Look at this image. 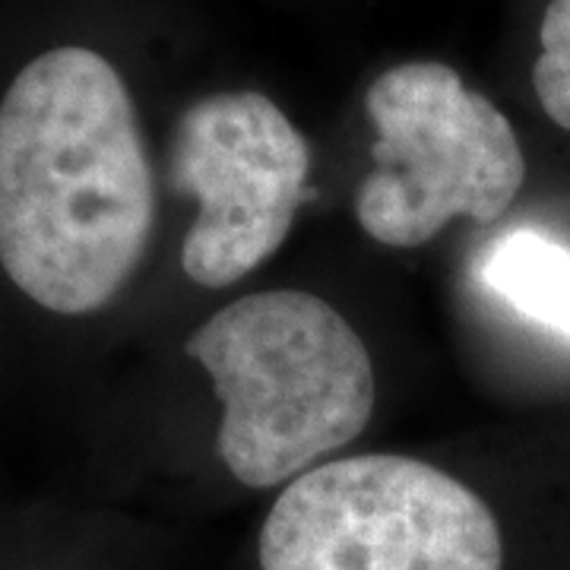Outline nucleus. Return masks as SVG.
<instances>
[{
	"mask_svg": "<svg viewBox=\"0 0 570 570\" xmlns=\"http://www.w3.org/2000/svg\"><path fill=\"white\" fill-rule=\"evenodd\" d=\"M187 355L223 403L216 448L247 489H276L346 448L371 422L377 377L336 307L298 288L254 292L216 311Z\"/></svg>",
	"mask_w": 570,
	"mask_h": 570,
	"instance_id": "2",
	"label": "nucleus"
},
{
	"mask_svg": "<svg viewBox=\"0 0 570 570\" xmlns=\"http://www.w3.org/2000/svg\"><path fill=\"white\" fill-rule=\"evenodd\" d=\"M257 570H510L489 501L444 469L365 453L288 482L257 532Z\"/></svg>",
	"mask_w": 570,
	"mask_h": 570,
	"instance_id": "3",
	"label": "nucleus"
},
{
	"mask_svg": "<svg viewBox=\"0 0 570 570\" xmlns=\"http://www.w3.org/2000/svg\"><path fill=\"white\" fill-rule=\"evenodd\" d=\"M374 171L355 194V219L374 242L419 247L453 219L498 223L527 181L510 121L438 61L384 70L365 92Z\"/></svg>",
	"mask_w": 570,
	"mask_h": 570,
	"instance_id": "4",
	"label": "nucleus"
},
{
	"mask_svg": "<svg viewBox=\"0 0 570 570\" xmlns=\"http://www.w3.org/2000/svg\"><path fill=\"white\" fill-rule=\"evenodd\" d=\"M494 295L570 340V250L539 232L520 228L498 238L482 261Z\"/></svg>",
	"mask_w": 570,
	"mask_h": 570,
	"instance_id": "6",
	"label": "nucleus"
},
{
	"mask_svg": "<svg viewBox=\"0 0 570 570\" xmlns=\"http://www.w3.org/2000/svg\"><path fill=\"white\" fill-rule=\"evenodd\" d=\"M311 178V146L261 92H213L181 115L171 184L197 200L181 245L187 279L206 288L245 279L285 245Z\"/></svg>",
	"mask_w": 570,
	"mask_h": 570,
	"instance_id": "5",
	"label": "nucleus"
},
{
	"mask_svg": "<svg viewBox=\"0 0 570 570\" xmlns=\"http://www.w3.org/2000/svg\"><path fill=\"white\" fill-rule=\"evenodd\" d=\"M156 184L121 73L51 48L0 99V266L36 305L80 317L140 266Z\"/></svg>",
	"mask_w": 570,
	"mask_h": 570,
	"instance_id": "1",
	"label": "nucleus"
},
{
	"mask_svg": "<svg viewBox=\"0 0 570 570\" xmlns=\"http://www.w3.org/2000/svg\"><path fill=\"white\" fill-rule=\"evenodd\" d=\"M539 58L532 86L542 111L561 130H570V0H551L539 26Z\"/></svg>",
	"mask_w": 570,
	"mask_h": 570,
	"instance_id": "7",
	"label": "nucleus"
}]
</instances>
